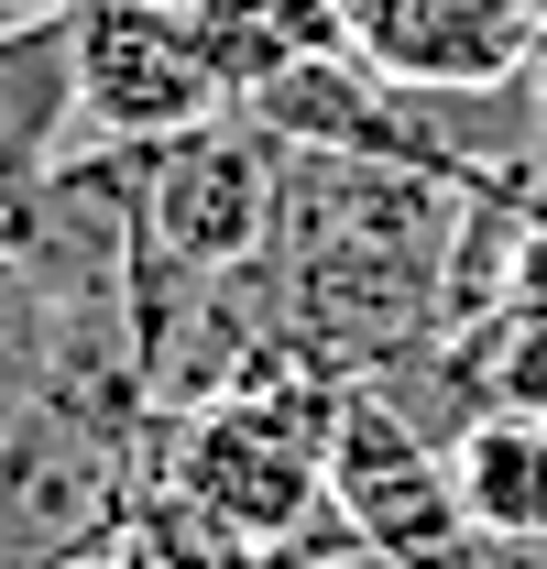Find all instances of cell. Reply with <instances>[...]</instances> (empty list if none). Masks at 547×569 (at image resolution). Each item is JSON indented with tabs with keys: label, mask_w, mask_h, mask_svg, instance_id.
Masks as SVG:
<instances>
[{
	"label": "cell",
	"mask_w": 547,
	"mask_h": 569,
	"mask_svg": "<svg viewBox=\"0 0 547 569\" xmlns=\"http://www.w3.org/2000/svg\"><path fill=\"white\" fill-rule=\"evenodd\" d=\"M67 44H77V132L88 142H176L208 110H230L187 0H77Z\"/></svg>",
	"instance_id": "1"
},
{
	"label": "cell",
	"mask_w": 547,
	"mask_h": 569,
	"mask_svg": "<svg viewBox=\"0 0 547 569\" xmlns=\"http://www.w3.org/2000/svg\"><path fill=\"white\" fill-rule=\"evenodd\" d=\"M329 503L361 548H384L395 569H416L427 548L460 537V493H449V449L406 427L384 406V383H340V417H329Z\"/></svg>",
	"instance_id": "2"
},
{
	"label": "cell",
	"mask_w": 547,
	"mask_h": 569,
	"mask_svg": "<svg viewBox=\"0 0 547 569\" xmlns=\"http://www.w3.org/2000/svg\"><path fill=\"white\" fill-rule=\"evenodd\" d=\"M77 44L67 11H11L0 22V198H22L33 176H56L77 153Z\"/></svg>",
	"instance_id": "4"
},
{
	"label": "cell",
	"mask_w": 547,
	"mask_h": 569,
	"mask_svg": "<svg viewBox=\"0 0 547 569\" xmlns=\"http://www.w3.org/2000/svg\"><path fill=\"white\" fill-rule=\"evenodd\" d=\"M0 22H11V11H0Z\"/></svg>",
	"instance_id": "8"
},
{
	"label": "cell",
	"mask_w": 547,
	"mask_h": 569,
	"mask_svg": "<svg viewBox=\"0 0 547 569\" xmlns=\"http://www.w3.org/2000/svg\"><path fill=\"white\" fill-rule=\"evenodd\" d=\"M416 569H547V537H481V526H460L449 548H427Z\"/></svg>",
	"instance_id": "6"
},
{
	"label": "cell",
	"mask_w": 547,
	"mask_h": 569,
	"mask_svg": "<svg viewBox=\"0 0 547 569\" xmlns=\"http://www.w3.org/2000/svg\"><path fill=\"white\" fill-rule=\"evenodd\" d=\"M350 56L395 88H504L547 56L537 0H340Z\"/></svg>",
	"instance_id": "3"
},
{
	"label": "cell",
	"mask_w": 547,
	"mask_h": 569,
	"mask_svg": "<svg viewBox=\"0 0 547 569\" xmlns=\"http://www.w3.org/2000/svg\"><path fill=\"white\" fill-rule=\"evenodd\" d=\"M449 493L481 537H547V417L481 406L471 427H449Z\"/></svg>",
	"instance_id": "5"
},
{
	"label": "cell",
	"mask_w": 547,
	"mask_h": 569,
	"mask_svg": "<svg viewBox=\"0 0 547 569\" xmlns=\"http://www.w3.org/2000/svg\"><path fill=\"white\" fill-rule=\"evenodd\" d=\"M0 11H77V0H0Z\"/></svg>",
	"instance_id": "7"
}]
</instances>
